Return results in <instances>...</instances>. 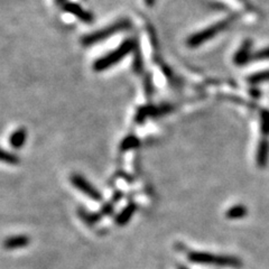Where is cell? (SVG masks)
<instances>
[{
    "label": "cell",
    "mask_w": 269,
    "mask_h": 269,
    "mask_svg": "<svg viewBox=\"0 0 269 269\" xmlns=\"http://www.w3.org/2000/svg\"><path fill=\"white\" fill-rule=\"evenodd\" d=\"M63 9L64 11H66V13L77 17L79 21L85 22V24H90V22H92L94 21L93 14L91 13V11L85 10L82 6L79 5V3L66 2L65 6L63 7Z\"/></svg>",
    "instance_id": "obj_7"
},
{
    "label": "cell",
    "mask_w": 269,
    "mask_h": 269,
    "mask_svg": "<svg viewBox=\"0 0 269 269\" xmlns=\"http://www.w3.org/2000/svg\"><path fill=\"white\" fill-rule=\"evenodd\" d=\"M146 3L147 7H153L155 5V2H156V0H144Z\"/></svg>",
    "instance_id": "obj_21"
},
{
    "label": "cell",
    "mask_w": 269,
    "mask_h": 269,
    "mask_svg": "<svg viewBox=\"0 0 269 269\" xmlns=\"http://www.w3.org/2000/svg\"><path fill=\"white\" fill-rule=\"evenodd\" d=\"M26 139H27V131H26L25 128H20V129L15 130L11 134L9 138L10 146L15 149H20L25 145Z\"/></svg>",
    "instance_id": "obj_10"
},
{
    "label": "cell",
    "mask_w": 269,
    "mask_h": 269,
    "mask_svg": "<svg viewBox=\"0 0 269 269\" xmlns=\"http://www.w3.org/2000/svg\"><path fill=\"white\" fill-rule=\"evenodd\" d=\"M144 89H145L147 96H150V94L153 93L154 85H153V81H151V78L149 77V75H147V77L145 78V82H144Z\"/></svg>",
    "instance_id": "obj_19"
},
{
    "label": "cell",
    "mask_w": 269,
    "mask_h": 269,
    "mask_svg": "<svg viewBox=\"0 0 269 269\" xmlns=\"http://www.w3.org/2000/svg\"><path fill=\"white\" fill-rule=\"evenodd\" d=\"M71 182L73 183L74 186L79 189V191L84 193V194L88 195L90 199H92L94 201L102 200V195L100 194V192H98L96 187H94L92 184H90L83 176L77 175V174H75V175L71 177Z\"/></svg>",
    "instance_id": "obj_6"
},
{
    "label": "cell",
    "mask_w": 269,
    "mask_h": 269,
    "mask_svg": "<svg viewBox=\"0 0 269 269\" xmlns=\"http://www.w3.org/2000/svg\"><path fill=\"white\" fill-rule=\"evenodd\" d=\"M138 146H139L138 138L135 137V136H128V137L124 138L123 140V143H121L120 150L121 151H126V150H129V149H134Z\"/></svg>",
    "instance_id": "obj_14"
},
{
    "label": "cell",
    "mask_w": 269,
    "mask_h": 269,
    "mask_svg": "<svg viewBox=\"0 0 269 269\" xmlns=\"http://www.w3.org/2000/svg\"><path fill=\"white\" fill-rule=\"evenodd\" d=\"M130 28H131V21L129 20H127V18H124V20H120L118 21L113 22V24L107 26V27L83 36L81 39V44L85 47L92 46L94 44L100 43V41H103L105 40L110 39V37L116 35V34L124 32V30H128Z\"/></svg>",
    "instance_id": "obj_2"
},
{
    "label": "cell",
    "mask_w": 269,
    "mask_h": 269,
    "mask_svg": "<svg viewBox=\"0 0 269 269\" xmlns=\"http://www.w3.org/2000/svg\"><path fill=\"white\" fill-rule=\"evenodd\" d=\"M179 269H186V268H185V267H180Z\"/></svg>",
    "instance_id": "obj_22"
},
{
    "label": "cell",
    "mask_w": 269,
    "mask_h": 269,
    "mask_svg": "<svg viewBox=\"0 0 269 269\" xmlns=\"http://www.w3.org/2000/svg\"><path fill=\"white\" fill-rule=\"evenodd\" d=\"M231 21H232V18H229V20H226V21H221L217 22V24L211 25L210 27L200 30L199 33L193 34V35L189 36L186 41L187 46L198 47L203 43H206V41L213 39L215 35H218L219 33H221L222 30H225L227 27H228V26L231 24Z\"/></svg>",
    "instance_id": "obj_4"
},
{
    "label": "cell",
    "mask_w": 269,
    "mask_h": 269,
    "mask_svg": "<svg viewBox=\"0 0 269 269\" xmlns=\"http://www.w3.org/2000/svg\"><path fill=\"white\" fill-rule=\"evenodd\" d=\"M269 160V140L264 138L259 143L258 148H257V154H256V162L257 165L259 167H265L268 164Z\"/></svg>",
    "instance_id": "obj_9"
},
{
    "label": "cell",
    "mask_w": 269,
    "mask_h": 269,
    "mask_svg": "<svg viewBox=\"0 0 269 269\" xmlns=\"http://www.w3.org/2000/svg\"><path fill=\"white\" fill-rule=\"evenodd\" d=\"M187 257L192 263H195V264L215 265V266H226V267H240L242 265L241 260L236 258V257L213 255V253H209V252L193 251V252H189Z\"/></svg>",
    "instance_id": "obj_3"
},
{
    "label": "cell",
    "mask_w": 269,
    "mask_h": 269,
    "mask_svg": "<svg viewBox=\"0 0 269 269\" xmlns=\"http://www.w3.org/2000/svg\"><path fill=\"white\" fill-rule=\"evenodd\" d=\"M135 211H136V206H134V204H130V206H128L126 209H124L123 211H121V213L118 215V218L116 219V222L118 223L119 226L126 225V223L131 219L132 214H134Z\"/></svg>",
    "instance_id": "obj_13"
},
{
    "label": "cell",
    "mask_w": 269,
    "mask_h": 269,
    "mask_svg": "<svg viewBox=\"0 0 269 269\" xmlns=\"http://www.w3.org/2000/svg\"><path fill=\"white\" fill-rule=\"evenodd\" d=\"M29 244V238L26 236H15L10 237L8 239H6L3 242V247L6 249H18L26 247Z\"/></svg>",
    "instance_id": "obj_11"
},
{
    "label": "cell",
    "mask_w": 269,
    "mask_h": 269,
    "mask_svg": "<svg viewBox=\"0 0 269 269\" xmlns=\"http://www.w3.org/2000/svg\"><path fill=\"white\" fill-rule=\"evenodd\" d=\"M66 2H69V1H67V0H55V3H56V5L61 6V7H62V8H63L64 6H65V3H66Z\"/></svg>",
    "instance_id": "obj_20"
},
{
    "label": "cell",
    "mask_w": 269,
    "mask_h": 269,
    "mask_svg": "<svg viewBox=\"0 0 269 269\" xmlns=\"http://www.w3.org/2000/svg\"><path fill=\"white\" fill-rule=\"evenodd\" d=\"M259 60H269V47L264 48V50L253 53L251 55V61H259Z\"/></svg>",
    "instance_id": "obj_18"
},
{
    "label": "cell",
    "mask_w": 269,
    "mask_h": 269,
    "mask_svg": "<svg viewBox=\"0 0 269 269\" xmlns=\"http://www.w3.org/2000/svg\"><path fill=\"white\" fill-rule=\"evenodd\" d=\"M0 162L7 163L9 165H17L20 163V158L16 155L8 153V151L0 148Z\"/></svg>",
    "instance_id": "obj_16"
},
{
    "label": "cell",
    "mask_w": 269,
    "mask_h": 269,
    "mask_svg": "<svg viewBox=\"0 0 269 269\" xmlns=\"http://www.w3.org/2000/svg\"><path fill=\"white\" fill-rule=\"evenodd\" d=\"M137 46V41L132 39H128L124 41L123 43L119 45L118 48L109 52L108 54L102 56V58L98 59L93 64V70L96 72H102L107 69H110L116 64H118L120 61H123L127 55L135 50Z\"/></svg>",
    "instance_id": "obj_1"
},
{
    "label": "cell",
    "mask_w": 269,
    "mask_h": 269,
    "mask_svg": "<svg viewBox=\"0 0 269 269\" xmlns=\"http://www.w3.org/2000/svg\"><path fill=\"white\" fill-rule=\"evenodd\" d=\"M132 67H134V71L137 74H140L144 70V59L142 54H140V51L138 46L135 48V56H134V63H132Z\"/></svg>",
    "instance_id": "obj_15"
},
{
    "label": "cell",
    "mask_w": 269,
    "mask_h": 269,
    "mask_svg": "<svg viewBox=\"0 0 269 269\" xmlns=\"http://www.w3.org/2000/svg\"><path fill=\"white\" fill-rule=\"evenodd\" d=\"M251 41H246L244 44L241 45V47L237 51L236 55H234L233 61L237 65H245L247 64L249 61H251V55L252 53L250 52V48H251Z\"/></svg>",
    "instance_id": "obj_8"
},
{
    "label": "cell",
    "mask_w": 269,
    "mask_h": 269,
    "mask_svg": "<svg viewBox=\"0 0 269 269\" xmlns=\"http://www.w3.org/2000/svg\"><path fill=\"white\" fill-rule=\"evenodd\" d=\"M269 81V71H263L259 73L252 74L248 78V82L251 84H258V83H263Z\"/></svg>",
    "instance_id": "obj_17"
},
{
    "label": "cell",
    "mask_w": 269,
    "mask_h": 269,
    "mask_svg": "<svg viewBox=\"0 0 269 269\" xmlns=\"http://www.w3.org/2000/svg\"><path fill=\"white\" fill-rule=\"evenodd\" d=\"M173 110V107L169 104L160 105V107H154V105H146V107H142L136 115V121L138 124H142L145 121L148 117H158L166 115V113L170 112Z\"/></svg>",
    "instance_id": "obj_5"
},
{
    "label": "cell",
    "mask_w": 269,
    "mask_h": 269,
    "mask_svg": "<svg viewBox=\"0 0 269 269\" xmlns=\"http://www.w3.org/2000/svg\"><path fill=\"white\" fill-rule=\"evenodd\" d=\"M247 213H248L247 207H246L245 206H241V204H239V206L231 207L230 209L227 211L226 217L228 219H230V220H238V219L245 218L246 215H247Z\"/></svg>",
    "instance_id": "obj_12"
}]
</instances>
